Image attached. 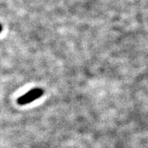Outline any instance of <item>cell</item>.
<instances>
[{
    "label": "cell",
    "instance_id": "obj_1",
    "mask_svg": "<svg viewBox=\"0 0 148 148\" xmlns=\"http://www.w3.org/2000/svg\"><path fill=\"white\" fill-rule=\"evenodd\" d=\"M43 94H44V91L42 88H33L27 92L25 95L20 97L18 99V103L20 105H25L27 103H32L42 96Z\"/></svg>",
    "mask_w": 148,
    "mask_h": 148
}]
</instances>
